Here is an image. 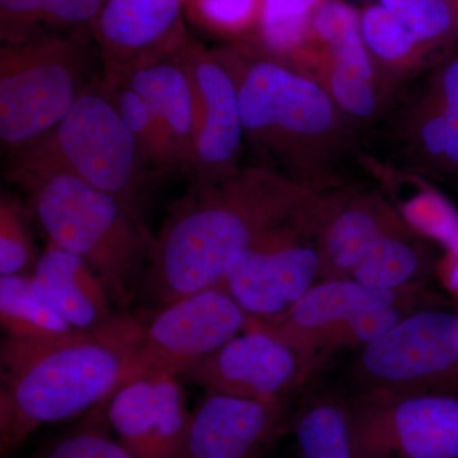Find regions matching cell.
<instances>
[{
	"label": "cell",
	"instance_id": "obj_3",
	"mask_svg": "<svg viewBox=\"0 0 458 458\" xmlns=\"http://www.w3.org/2000/svg\"><path fill=\"white\" fill-rule=\"evenodd\" d=\"M49 242L82 259L105 283L114 304L126 309L146 264L153 237L140 213L68 171L21 183Z\"/></svg>",
	"mask_w": 458,
	"mask_h": 458
},
{
	"label": "cell",
	"instance_id": "obj_17",
	"mask_svg": "<svg viewBox=\"0 0 458 458\" xmlns=\"http://www.w3.org/2000/svg\"><path fill=\"white\" fill-rule=\"evenodd\" d=\"M180 40L165 53L106 78L126 84L147 102L176 144L183 165L192 167L199 129L198 101L194 83L180 56Z\"/></svg>",
	"mask_w": 458,
	"mask_h": 458
},
{
	"label": "cell",
	"instance_id": "obj_32",
	"mask_svg": "<svg viewBox=\"0 0 458 458\" xmlns=\"http://www.w3.org/2000/svg\"><path fill=\"white\" fill-rule=\"evenodd\" d=\"M106 0H47L41 13V32H80L90 27Z\"/></svg>",
	"mask_w": 458,
	"mask_h": 458
},
{
	"label": "cell",
	"instance_id": "obj_5",
	"mask_svg": "<svg viewBox=\"0 0 458 458\" xmlns=\"http://www.w3.org/2000/svg\"><path fill=\"white\" fill-rule=\"evenodd\" d=\"M236 80L243 131L250 143L293 161L335 131L337 108L321 83L280 57L247 47L218 50Z\"/></svg>",
	"mask_w": 458,
	"mask_h": 458
},
{
	"label": "cell",
	"instance_id": "obj_18",
	"mask_svg": "<svg viewBox=\"0 0 458 458\" xmlns=\"http://www.w3.org/2000/svg\"><path fill=\"white\" fill-rule=\"evenodd\" d=\"M33 286L69 327L93 333L108 327L123 312L101 278L89 265L49 242L31 273Z\"/></svg>",
	"mask_w": 458,
	"mask_h": 458
},
{
	"label": "cell",
	"instance_id": "obj_16",
	"mask_svg": "<svg viewBox=\"0 0 458 458\" xmlns=\"http://www.w3.org/2000/svg\"><path fill=\"white\" fill-rule=\"evenodd\" d=\"M89 30L106 75L119 74L180 40L182 0H106Z\"/></svg>",
	"mask_w": 458,
	"mask_h": 458
},
{
	"label": "cell",
	"instance_id": "obj_30",
	"mask_svg": "<svg viewBox=\"0 0 458 458\" xmlns=\"http://www.w3.org/2000/svg\"><path fill=\"white\" fill-rule=\"evenodd\" d=\"M321 75V83L339 110L358 119H367L377 110L375 80L364 77L333 63L322 62L315 65Z\"/></svg>",
	"mask_w": 458,
	"mask_h": 458
},
{
	"label": "cell",
	"instance_id": "obj_28",
	"mask_svg": "<svg viewBox=\"0 0 458 458\" xmlns=\"http://www.w3.org/2000/svg\"><path fill=\"white\" fill-rule=\"evenodd\" d=\"M424 47H436L458 32L447 0H379Z\"/></svg>",
	"mask_w": 458,
	"mask_h": 458
},
{
	"label": "cell",
	"instance_id": "obj_8",
	"mask_svg": "<svg viewBox=\"0 0 458 458\" xmlns=\"http://www.w3.org/2000/svg\"><path fill=\"white\" fill-rule=\"evenodd\" d=\"M327 213L322 208L229 259L222 283L251 318V327L284 318L318 282V236Z\"/></svg>",
	"mask_w": 458,
	"mask_h": 458
},
{
	"label": "cell",
	"instance_id": "obj_11",
	"mask_svg": "<svg viewBox=\"0 0 458 458\" xmlns=\"http://www.w3.org/2000/svg\"><path fill=\"white\" fill-rule=\"evenodd\" d=\"M316 369L294 349L260 328L251 327L185 373L207 394L279 403Z\"/></svg>",
	"mask_w": 458,
	"mask_h": 458
},
{
	"label": "cell",
	"instance_id": "obj_36",
	"mask_svg": "<svg viewBox=\"0 0 458 458\" xmlns=\"http://www.w3.org/2000/svg\"><path fill=\"white\" fill-rule=\"evenodd\" d=\"M450 3L452 11H454V17H456L458 26V0H447Z\"/></svg>",
	"mask_w": 458,
	"mask_h": 458
},
{
	"label": "cell",
	"instance_id": "obj_2",
	"mask_svg": "<svg viewBox=\"0 0 458 458\" xmlns=\"http://www.w3.org/2000/svg\"><path fill=\"white\" fill-rule=\"evenodd\" d=\"M147 324L123 312L108 327L47 342L2 340L0 451L35 430L106 403Z\"/></svg>",
	"mask_w": 458,
	"mask_h": 458
},
{
	"label": "cell",
	"instance_id": "obj_1",
	"mask_svg": "<svg viewBox=\"0 0 458 458\" xmlns=\"http://www.w3.org/2000/svg\"><path fill=\"white\" fill-rule=\"evenodd\" d=\"M303 183L264 168L198 179L153 237L144 295L162 309L222 282L232 255L324 207Z\"/></svg>",
	"mask_w": 458,
	"mask_h": 458
},
{
	"label": "cell",
	"instance_id": "obj_7",
	"mask_svg": "<svg viewBox=\"0 0 458 458\" xmlns=\"http://www.w3.org/2000/svg\"><path fill=\"white\" fill-rule=\"evenodd\" d=\"M358 394H458V313L418 309L360 349L352 364Z\"/></svg>",
	"mask_w": 458,
	"mask_h": 458
},
{
	"label": "cell",
	"instance_id": "obj_25",
	"mask_svg": "<svg viewBox=\"0 0 458 458\" xmlns=\"http://www.w3.org/2000/svg\"><path fill=\"white\" fill-rule=\"evenodd\" d=\"M360 31L370 55L386 64H410L426 50L382 4L369 5L361 12Z\"/></svg>",
	"mask_w": 458,
	"mask_h": 458
},
{
	"label": "cell",
	"instance_id": "obj_22",
	"mask_svg": "<svg viewBox=\"0 0 458 458\" xmlns=\"http://www.w3.org/2000/svg\"><path fill=\"white\" fill-rule=\"evenodd\" d=\"M0 322L5 337L47 342L78 333L33 286L31 276H0Z\"/></svg>",
	"mask_w": 458,
	"mask_h": 458
},
{
	"label": "cell",
	"instance_id": "obj_34",
	"mask_svg": "<svg viewBox=\"0 0 458 458\" xmlns=\"http://www.w3.org/2000/svg\"><path fill=\"white\" fill-rule=\"evenodd\" d=\"M419 140L429 158L445 165V155L450 143V126H448L441 99L436 92L427 102L421 113L420 122H419Z\"/></svg>",
	"mask_w": 458,
	"mask_h": 458
},
{
	"label": "cell",
	"instance_id": "obj_23",
	"mask_svg": "<svg viewBox=\"0 0 458 458\" xmlns=\"http://www.w3.org/2000/svg\"><path fill=\"white\" fill-rule=\"evenodd\" d=\"M102 89L131 129L146 165L162 172L183 165L179 149L164 123L134 89L111 78H105Z\"/></svg>",
	"mask_w": 458,
	"mask_h": 458
},
{
	"label": "cell",
	"instance_id": "obj_27",
	"mask_svg": "<svg viewBox=\"0 0 458 458\" xmlns=\"http://www.w3.org/2000/svg\"><path fill=\"white\" fill-rule=\"evenodd\" d=\"M419 300L420 298L379 307L348 319L322 343L318 352L319 360L340 349L358 348L360 351L370 344L376 343L388 331L393 330L401 319L417 311Z\"/></svg>",
	"mask_w": 458,
	"mask_h": 458
},
{
	"label": "cell",
	"instance_id": "obj_15",
	"mask_svg": "<svg viewBox=\"0 0 458 458\" xmlns=\"http://www.w3.org/2000/svg\"><path fill=\"white\" fill-rule=\"evenodd\" d=\"M110 428L135 458H174L190 414L176 376L138 379L107 400Z\"/></svg>",
	"mask_w": 458,
	"mask_h": 458
},
{
	"label": "cell",
	"instance_id": "obj_20",
	"mask_svg": "<svg viewBox=\"0 0 458 458\" xmlns=\"http://www.w3.org/2000/svg\"><path fill=\"white\" fill-rule=\"evenodd\" d=\"M432 256L415 237L412 225L386 234L364 256L351 279L372 288H405L426 283L433 271Z\"/></svg>",
	"mask_w": 458,
	"mask_h": 458
},
{
	"label": "cell",
	"instance_id": "obj_33",
	"mask_svg": "<svg viewBox=\"0 0 458 458\" xmlns=\"http://www.w3.org/2000/svg\"><path fill=\"white\" fill-rule=\"evenodd\" d=\"M44 0H0V32L3 42H20L41 35Z\"/></svg>",
	"mask_w": 458,
	"mask_h": 458
},
{
	"label": "cell",
	"instance_id": "obj_26",
	"mask_svg": "<svg viewBox=\"0 0 458 458\" xmlns=\"http://www.w3.org/2000/svg\"><path fill=\"white\" fill-rule=\"evenodd\" d=\"M106 405L90 409L87 419L50 443L38 458H135L108 432Z\"/></svg>",
	"mask_w": 458,
	"mask_h": 458
},
{
	"label": "cell",
	"instance_id": "obj_31",
	"mask_svg": "<svg viewBox=\"0 0 458 458\" xmlns=\"http://www.w3.org/2000/svg\"><path fill=\"white\" fill-rule=\"evenodd\" d=\"M262 0H191L198 20L214 31L240 35L258 27Z\"/></svg>",
	"mask_w": 458,
	"mask_h": 458
},
{
	"label": "cell",
	"instance_id": "obj_9",
	"mask_svg": "<svg viewBox=\"0 0 458 458\" xmlns=\"http://www.w3.org/2000/svg\"><path fill=\"white\" fill-rule=\"evenodd\" d=\"M251 324L222 282L162 307L147 324L114 394L138 379L185 375Z\"/></svg>",
	"mask_w": 458,
	"mask_h": 458
},
{
	"label": "cell",
	"instance_id": "obj_4",
	"mask_svg": "<svg viewBox=\"0 0 458 458\" xmlns=\"http://www.w3.org/2000/svg\"><path fill=\"white\" fill-rule=\"evenodd\" d=\"M134 135L102 86L86 90L59 125L14 152L17 183L51 172L68 171L140 212L146 174Z\"/></svg>",
	"mask_w": 458,
	"mask_h": 458
},
{
	"label": "cell",
	"instance_id": "obj_24",
	"mask_svg": "<svg viewBox=\"0 0 458 458\" xmlns=\"http://www.w3.org/2000/svg\"><path fill=\"white\" fill-rule=\"evenodd\" d=\"M322 0H262L258 22L262 49L280 59L300 57Z\"/></svg>",
	"mask_w": 458,
	"mask_h": 458
},
{
	"label": "cell",
	"instance_id": "obj_12",
	"mask_svg": "<svg viewBox=\"0 0 458 458\" xmlns=\"http://www.w3.org/2000/svg\"><path fill=\"white\" fill-rule=\"evenodd\" d=\"M179 53L197 93L199 129L194 165L198 179L237 171L243 131L236 80L218 50H208L186 32Z\"/></svg>",
	"mask_w": 458,
	"mask_h": 458
},
{
	"label": "cell",
	"instance_id": "obj_35",
	"mask_svg": "<svg viewBox=\"0 0 458 458\" xmlns=\"http://www.w3.org/2000/svg\"><path fill=\"white\" fill-rule=\"evenodd\" d=\"M434 92L441 99L450 126L445 165L458 172V55L443 69Z\"/></svg>",
	"mask_w": 458,
	"mask_h": 458
},
{
	"label": "cell",
	"instance_id": "obj_19",
	"mask_svg": "<svg viewBox=\"0 0 458 458\" xmlns=\"http://www.w3.org/2000/svg\"><path fill=\"white\" fill-rule=\"evenodd\" d=\"M409 225L406 219L375 195L335 199L319 232L318 282L351 279L352 271L382 237Z\"/></svg>",
	"mask_w": 458,
	"mask_h": 458
},
{
	"label": "cell",
	"instance_id": "obj_10",
	"mask_svg": "<svg viewBox=\"0 0 458 458\" xmlns=\"http://www.w3.org/2000/svg\"><path fill=\"white\" fill-rule=\"evenodd\" d=\"M355 458H458V394L348 400Z\"/></svg>",
	"mask_w": 458,
	"mask_h": 458
},
{
	"label": "cell",
	"instance_id": "obj_13",
	"mask_svg": "<svg viewBox=\"0 0 458 458\" xmlns=\"http://www.w3.org/2000/svg\"><path fill=\"white\" fill-rule=\"evenodd\" d=\"M289 423L286 401L207 394L190 414L174 458H260Z\"/></svg>",
	"mask_w": 458,
	"mask_h": 458
},
{
	"label": "cell",
	"instance_id": "obj_29",
	"mask_svg": "<svg viewBox=\"0 0 458 458\" xmlns=\"http://www.w3.org/2000/svg\"><path fill=\"white\" fill-rule=\"evenodd\" d=\"M38 259L22 208L3 195L0 204V276H31Z\"/></svg>",
	"mask_w": 458,
	"mask_h": 458
},
{
	"label": "cell",
	"instance_id": "obj_6",
	"mask_svg": "<svg viewBox=\"0 0 458 458\" xmlns=\"http://www.w3.org/2000/svg\"><path fill=\"white\" fill-rule=\"evenodd\" d=\"M89 55L80 32H47L0 49V140L22 149L59 125L86 82Z\"/></svg>",
	"mask_w": 458,
	"mask_h": 458
},
{
	"label": "cell",
	"instance_id": "obj_14",
	"mask_svg": "<svg viewBox=\"0 0 458 458\" xmlns=\"http://www.w3.org/2000/svg\"><path fill=\"white\" fill-rule=\"evenodd\" d=\"M426 285L427 282L417 283L388 291L363 285L352 279L321 280L284 318L254 327L276 337L318 367L322 343L337 327L360 313L421 298Z\"/></svg>",
	"mask_w": 458,
	"mask_h": 458
},
{
	"label": "cell",
	"instance_id": "obj_21",
	"mask_svg": "<svg viewBox=\"0 0 458 458\" xmlns=\"http://www.w3.org/2000/svg\"><path fill=\"white\" fill-rule=\"evenodd\" d=\"M297 458H355L348 400L321 394L294 415Z\"/></svg>",
	"mask_w": 458,
	"mask_h": 458
}]
</instances>
